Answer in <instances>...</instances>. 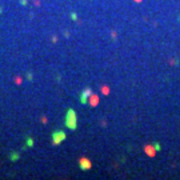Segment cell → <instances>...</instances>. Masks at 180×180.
<instances>
[{"mask_svg":"<svg viewBox=\"0 0 180 180\" xmlns=\"http://www.w3.org/2000/svg\"><path fill=\"white\" fill-rule=\"evenodd\" d=\"M64 124H66V127L68 128L70 131H75V129L78 128V115H76L75 110L70 108V110L67 111Z\"/></svg>","mask_w":180,"mask_h":180,"instance_id":"1","label":"cell"},{"mask_svg":"<svg viewBox=\"0 0 180 180\" xmlns=\"http://www.w3.org/2000/svg\"><path fill=\"white\" fill-rule=\"evenodd\" d=\"M51 137H52L53 145H59V144H62L67 139V133L64 131H62V129H57V131H53L51 133Z\"/></svg>","mask_w":180,"mask_h":180,"instance_id":"2","label":"cell"},{"mask_svg":"<svg viewBox=\"0 0 180 180\" xmlns=\"http://www.w3.org/2000/svg\"><path fill=\"white\" fill-rule=\"evenodd\" d=\"M91 95H92V90H91V88H86V90H84L82 94H80V96H79V100H80V103H82L83 106L88 104V99L91 98Z\"/></svg>","mask_w":180,"mask_h":180,"instance_id":"3","label":"cell"},{"mask_svg":"<svg viewBox=\"0 0 180 180\" xmlns=\"http://www.w3.org/2000/svg\"><path fill=\"white\" fill-rule=\"evenodd\" d=\"M91 167H92V164H91L90 159H87V157L79 159V168L82 171H88V169H91Z\"/></svg>","mask_w":180,"mask_h":180,"instance_id":"4","label":"cell"},{"mask_svg":"<svg viewBox=\"0 0 180 180\" xmlns=\"http://www.w3.org/2000/svg\"><path fill=\"white\" fill-rule=\"evenodd\" d=\"M24 145L27 148H31V147H33V144H35V140H33V137H31V136H27L24 139Z\"/></svg>","mask_w":180,"mask_h":180,"instance_id":"5","label":"cell"},{"mask_svg":"<svg viewBox=\"0 0 180 180\" xmlns=\"http://www.w3.org/2000/svg\"><path fill=\"white\" fill-rule=\"evenodd\" d=\"M19 159H20V153L19 152H11L9 153V160L11 161H17Z\"/></svg>","mask_w":180,"mask_h":180,"instance_id":"6","label":"cell"},{"mask_svg":"<svg viewBox=\"0 0 180 180\" xmlns=\"http://www.w3.org/2000/svg\"><path fill=\"white\" fill-rule=\"evenodd\" d=\"M25 78H27V80H28V82H32V80H33L32 72H27V74H25Z\"/></svg>","mask_w":180,"mask_h":180,"instance_id":"7","label":"cell"},{"mask_svg":"<svg viewBox=\"0 0 180 180\" xmlns=\"http://www.w3.org/2000/svg\"><path fill=\"white\" fill-rule=\"evenodd\" d=\"M70 17H71V20H74V21H76V20H78V13H76V12H71V15H70Z\"/></svg>","mask_w":180,"mask_h":180,"instance_id":"8","label":"cell"},{"mask_svg":"<svg viewBox=\"0 0 180 180\" xmlns=\"http://www.w3.org/2000/svg\"><path fill=\"white\" fill-rule=\"evenodd\" d=\"M155 149H156V151H160V145L157 143H155Z\"/></svg>","mask_w":180,"mask_h":180,"instance_id":"9","label":"cell"},{"mask_svg":"<svg viewBox=\"0 0 180 180\" xmlns=\"http://www.w3.org/2000/svg\"><path fill=\"white\" fill-rule=\"evenodd\" d=\"M20 4L21 5H27V0H20Z\"/></svg>","mask_w":180,"mask_h":180,"instance_id":"10","label":"cell"},{"mask_svg":"<svg viewBox=\"0 0 180 180\" xmlns=\"http://www.w3.org/2000/svg\"><path fill=\"white\" fill-rule=\"evenodd\" d=\"M1 12H3V8H1V7H0V13H1Z\"/></svg>","mask_w":180,"mask_h":180,"instance_id":"11","label":"cell"}]
</instances>
